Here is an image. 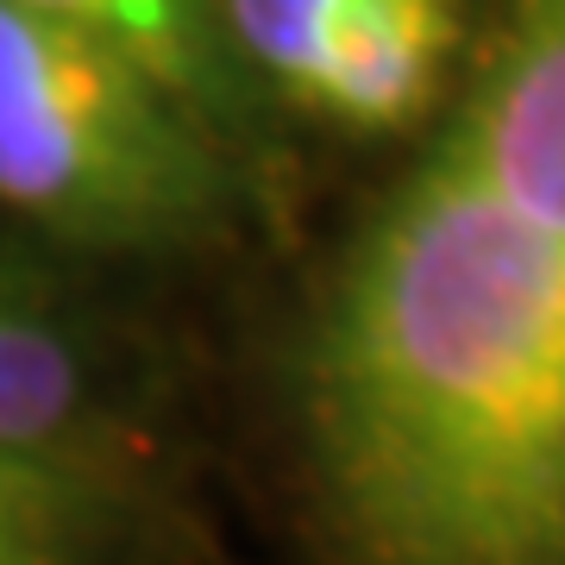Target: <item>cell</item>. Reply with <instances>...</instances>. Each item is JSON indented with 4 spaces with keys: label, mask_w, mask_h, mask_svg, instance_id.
<instances>
[{
    "label": "cell",
    "mask_w": 565,
    "mask_h": 565,
    "mask_svg": "<svg viewBox=\"0 0 565 565\" xmlns=\"http://www.w3.org/2000/svg\"><path fill=\"white\" fill-rule=\"evenodd\" d=\"M352 565H565V0H497L465 102L308 345Z\"/></svg>",
    "instance_id": "6da1fadb"
},
{
    "label": "cell",
    "mask_w": 565,
    "mask_h": 565,
    "mask_svg": "<svg viewBox=\"0 0 565 565\" xmlns=\"http://www.w3.org/2000/svg\"><path fill=\"white\" fill-rule=\"evenodd\" d=\"M0 202L76 245H177L226 202L207 114L114 39L0 0Z\"/></svg>",
    "instance_id": "7a4b0ae2"
},
{
    "label": "cell",
    "mask_w": 565,
    "mask_h": 565,
    "mask_svg": "<svg viewBox=\"0 0 565 565\" xmlns=\"http://www.w3.org/2000/svg\"><path fill=\"white\" fill-rule=\"evenodd\" d=\"M459 44V0H352L289 95L352 132H396L440 102Z\"/></svg>",
    "instance_id": "3957f363"
},
{
    "label": "cell",
    "mask_w": 565,
    "mask_h": 565,
    "mask_svg": "<svg viewBox=\"0 0 565 565\" xmlns=\"http://www.w3.org/2000/svg\"><path fill=\"white\" fill-rule=\"evenodd\" d=\"M25 7L114 39L207 120H239L245 51L233 39L226 0H25Z\"/></svg>",
    "instance_id": "277c9868"
},
{
    "label": "cell",
    "mask_w": 565,
    "mask_h": 565,
    "mask_svg": "<svg viewBox=\"0 0 565 565\" xmlns=\"http://www.w3.org/2000/svg\"><path fill=\"white\" fill-rule=\"evenodd\" d=\"M82 403L76 352L0 270V446H51Z\"/></svg>",
    "instance_id": "5b68a950"
},
{
    "label": "cell",
    "mask_w": 565,
    "mask_h": 565,
    "mask_svg": "<svg viewBox=\"0 0 565 565\" xmlns=\"http://www.w3.org/2000/svg\"><path fill=\"white\" fill-rule=\"evenodd\" d=\"M95 503L51 446H0V565H88Z\"/></svg>",
    "instance_id": "8992f818"
},
{
    "label": "cell",
    "mask_w": 565,
    "mask_h": 565,
    "mask_svg": "<svg viewBox=\"0 0 565 565\" xmlns=\"http://www.w3.org/2000/svg\"><path fill=\"white\" fill-rule=\"evenodd\" d=\"M345 7L352 0H226V20H233V39H239L245 63L264 70L289 95Z\"/></svg>",
    "instance_id": "52a82bcc"
}]
</instances>
